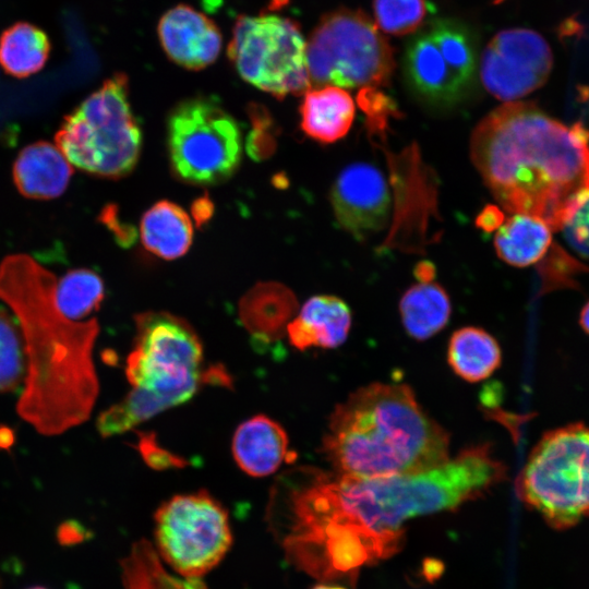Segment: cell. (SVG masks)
Returning a JSON list of instances; mask_svg holds the SVG:
<instances>
[{
  "instance_id": "cell-23",
  "label": "cell",
  "mask_w": 589,
  "mask_h": 589,
  "mask_svg": "<svg viewBox=\"0 0 589 589\" xmlns=\"http://www.w3.org/2000/svg\"><path fill=\"white\" fill-rule=\"evenodd\" d=\"M447 361L460 378L477 383L498 369L502 351L491 334L479 327L467 326L453 333L447 347Z\"/></svg>"
},
{
  "instance_id": "cell-8",
  "label": "cell",
  "mask_w": 589,
  "mask_h": 589,
  "mask_svg": "<svg viewBox=\"0 0 589 589\" xmlns=\"http://www.w3.org/2000/svg\"><path fill=\"white\" fill-rule=\"evenodd\" d=\"M310 83L315 87H377L395 68L390 45L362 11L325 14L306 44Z\"/></svg>"
},
{
  "instance_id": "cell-36",
  "label": "cell",
  "mask_w": 589,
  "mask_h": 589,
  "mask_svg": "<svg viewBox=\"0 0 589 589\" xmlns=\"http://www.w3.org/2000/svg\"><path fill=\"white\" fill-rule=\"evenodd\" d=\"M313 589H346L340 586L321 584L316 585Z\"/></svg>"
},
{
  "instance_id": "cell-12",
  "label": "cell",
  "mask_w": 589,
  "mask_h": 589,
  "mask_svg": "<svg viewBox=\"0 0 589 589\" xmlns=\"http://www.w3.org/2000/svg\"><path fill=\"white\" fill-rule=\"evenodd\" d=\"M155 538L164 561L188 578L213 569L232 543L226 509L205 491L177 494L161 504Z\"/></svg>"
},
{
  "instance_id": "cell-4",
  "label": "cell",
  "mask_w": 589,
  "mask_h": 589,
  "mask_svg": "<svg viewBox=\"0 0 589 589\" xmlns=\"http://www.w3.org/2000/svg\"><path fill=\"white\" fill-rule=\"evenodd\" d=\"M322 452L338 474L380 478L449 459V436L402 383L358 388L330 414Z\"/></svg>"
},
{
  "instance_id": "cell-7",
  "label": "cell",
  "mask_w": 589,
  "mask_h": 589,
  "mask_svg": "<svg viewBox=\"0 0 589 589\" xmlns=\"http://www.w3.org/2000/svg\"><path fill=\"white\" fill-rule=\"evenodd\" d=\"M516 491L551 528L568 529L589 517V426L572 423L544 433Z\"/></svg>"
},
{
  "instance_id": "cell-28",
  "label": "cell",
  "mask_w": 589,
  "mask_h": 589,
  "mask_svg": "<svg viewBox=\"0 0 589 589\" xmlns=\"http://www.w3.org/2000/svg\"><path fill=\"white\" fill-rule=\"evenodd\" d=\"M27 372L23 334L17 320L0 309V393L15 390Z\"/></svg>"
},
{
  "instance_id": "cell-11",
  "label": "cell",
  "mask_w": 589,
  "mask_h": 589,
  "mask_svg": "<svg viewBox=\"0 0 589 589\" xmlns=\"http://www.w3.org/2000/svg\"><path fill=\"white\" fill-rule=\"evenodd\" d=\"M402 67L410 89L421 100L453 106L476 82L477 39L462 22L434 20L409 40Z\"/></svg>"
},
{
  "instance_id": "cell-2",
  "label": "cell",
  "mask_w": 589,
  "mask_h": 589,
  "mask_svg": "<svg viewBox=\"0 0 589 589\" xmlns=\"http://www.w3.org/2000/svg\"><path fill=\"white\" fill-rule=\"evenodd\" d=\"M57 281L26 254L0 264V299L17 317L27 360L17 412L44 435L86 421L99 389L93 362L98 322L65 317L56 301Z\"/></svg>"
},
{
  "instance_id": "cell-5",
  "label": "cell",
  "mask_w": 589,
  "mask_h": 589,
  "mask_svg": "<svg viewBox=\"0 0 589 589\" xmlns=\"http://www.w3.org/2000/svg\"><path fill=\"white\" fill-rule=\"evenodd\" d=\"M135 342L127 358L132 389L103 411L97 430L103 437L124 433L154 416L189 400L204 383L227 384L218 368L203 370V346L184 320L164 311L135 316Z\"/></svg>"
},
{
  "instance_id": "cell-27",
  "label": "cell",
  "mask_w": 589,
  "mask_h": 589,
  "mask_svg": "<svg viewBox=\"0 0 589 589\" xmlns=\"http://www.w3.org/2000/svg\"><path fill=\"white\" fill-rule=\"evenodd\" d=\"M104 297L103 279L87 268L71 269L57 281V305L72 321L82 320L98 310Z\"/></svg>"
},
{
  "instance_id": "cell-1",
  "label": "cell",
  "mask_w": 589,
  "mask_h": 589,
  "mask_svg": "<svg viewBox=\"0 0 589 589\" xmlns=\"http://www.w3.org/2000/svg\"><path fill=\"white\" fill-rule=\"evenodd\" d=\"M471 160L498 204L562 230L589 193V133L530 101H508L476 127Z\"/></svg>"
},
{
  "instance_id": "cell-9",
  "label": "cell",
  "mask_w": 589,
  "mask_h": 589,
  "mask_svg": "<svg viewBox=\"0 0 589 589\" xmlns=\"http://www.w3.org/2000/svg\"><path fill=\"white\" fill-rule=\"evenodd\" d=\"M167 148L179 179L216 184L230 178L241 161V131L217 100L195 97L181 101L170 112Z\"/></svg>"
},
{
  "instance_id": "cell-14",
  "label": "cell",
  "mask_w": 589,
  "mask_h": 589,
  "mask_svg": "<svg viewBox=\"0 0 589 589\" xmlns=\"http://www.w3.org/2000/svg\"><path fill=\"white\" fill-rule=\"evenodd\" d=\"M330 201L339 225L357 239L378 231L387 221L388 188L382 172L370 164L347 166L333 184Z\"/></svg>"
},
{
  "instance_id": "cell-16",
  "label": "cell",
  "mask_w": 589,
  "mask_h": 589,
  "mask_svg": "<svg viewBox=\"0 0 589 589\" xmlns=\"http://www.w3.org/2000/svg\"><path fill=\"white\" fill-rule=\"evenodd\" d=\"M351 321V311L344 300L328 294L314 296L289 322L286 334L290 345L299 350L332 349L346 341Z\"/></svg>"
},
{
  "instance_id": "cell-38",
  "label": "cell",
  "mask_w": 589,
  "mask_h": 589,
  "mask_svg": "<svg viewBox=\"0 0 589 589\" xmlns=\"http://www.w3.org/2000/svg\"><path fill=\"white\" fill-rule=\"evenodd\" d=\"M0 589H2V582H1V579H0Z\"/></svg>"
},
{
  "instance_id": "cell-31",
  "label": "cell",
  "mask_w": 589,
  "mask_h": 589,
  "mask_svg": "<svg viewBox=\"0 0 589 589\" xmlns=\"http://www.w3.org/2000/svg\"><path fill=\"white\" fill-rule=\"evenodd\" d=\"M139 449L147 465L157 469L181 467L184 464L182 459L160 447L149 435L140 436Z\"/></svg>"
},
{
  "instance_id": "cell-26",
  "label": "cell",
  "mask_w": 589,
  "mask_h": 589,
  "mask_svg": "<svg viewBox=\"0 0 589 589\" xmlns=\"http://www.w3.org/2000/svg\"><path fill=\"white\" fill-rule=\"evenodd\" d=\"M121 566L124 589H207L197 578L178 579L168 574L152 545L144 540L132 546Z\"/></svg>"
},
{
  "instance_id": "cell-37",
  "label": "cell",
  "mask_w": 589,
  "mask_h": 589,
  "mask_svg": "<svg viewBox=\"0 0 589 589\" xmlns=\"http://www.w3.org/2000/svg\"><path fill=\"white\" fill-rule=\"evenodd\" d=\"M25 589H49V588H47L45 586H32V587H27Z\"/></svg>"
},
{
  "instance_id": "cell-3",
  "label": "cell",
  "mask_w": 589,
  "mask_h": 589,
  "mask_svg": "<svg viewBox=\"0 0 589 589\" xmlns=\"http://www.w3.org/2000/svg\"><path fill=\"white\" fill-rule=\"evenodd\" d=\"M505 466L489 445L461 450L434 468L399 476L354 478L312 472L305 505L321 522L399 551L406 520L456 508L505 478Z\"/></svg>"
},
{
  "instance_id": "cell-33",
  "label": "cell",
  "mask_w": 589,
  "mask_h": 589,
  "mask_svg": "<svg viewBox=\"0 0 589 589\" xmlns=\"http://www.w3.org/2000/svg\"><path fill=\"white\" fill-rule=\"evenodd\" d=\"M504 216L497 206H486L478 216L477 225L484 231L498 229L503 224Z\"/></svg>"
},
{
  "instance_id": "cell-18",
  "label": "cell",
  "mask_w": 589,
  "mask_h": 589,
  "mask_svg": "<svg viewBox=\"0 0 589 589\" xmlns=\"http://www.w3.org/2000/svg\"><path fill=\"white\" fill-rule=\"evenodd\" d=\"M73 166L60 149L46 141L25 146L13 165V180L25 197L51 200L69 185Z\"/></svg>"
},
{
  "instance_id": "cell-13",
  "label": "cell",
  "mask_w": 589,
  "mask_h": 589,
  "mask_svg": "<svg viewBox=\"0 0 589 589\" xmlns=\"http://www.w3.org/2000/svg\"><path fill=\"white\" fill-rule=\"evenodd\" d=\"M552 67V50L539 33L510 28L497 33L486 45L480 76L491 95L508 103L540 88Z\"/></svg>"
},
{
  "instance_id": "cell-34",
  "label": "cell",
  "mask_w": 589,
  "mask_h": 589,
  "mask_svg": "<svg viewBox=\"0 0 589 589\" xmlns=\"http://www.w3.org/2000/svg\"><path fill=\"white\" fill-rule=\"evenodd\" d=\"M414 274L419 283H430L435 275L434 265L428 261L420 262L416 267Z\"/></svg>"
},
{
  "instance_id": "cell-21",
  "label": "cell",
  "mask_w": 589,
  "mask_h": 589,
  "mask_svg": "<svg viewBox=\"0 0 589 589\" xmlns=\"http://www.w3.org/2000/svg\"><path fill=\"white\" fill-rule=\"evenodd\" d=\"M140 235L147 251L165 260H175L190 249L193 226L183 208L164 200L145 212L141 219Z\"/></svg>"
},
{
  "instance_id": "cell-15",
  "label": "cell",
  "mask_w": 589,
  "mask_h": 589,
  "mask_svg": "<svg viewBox=\"0 0 589 589\" xmlns=\"http://www.w3.org/2000/svg\"><path fill=\"white\" fill-rule=\"evenodd\" d=\"M158 38L169 59L189 70H201L218 57L223 38L216 24L195 9L179 4L159 20Z\"/></svg>"
},
{
  "instance_id": "cell-22",
  "label": "cell",
  "mask_w": 589,
  "mask_h": 589,
  "mask_svg": "<svg viewBox=\"0 0 589 589\" xmlns=\"http://www.w3.org/2000/svg\"><path fill=\"white\" fill-rule=\"evenodd\" d=\"M552 244V229L542 219L514 214L498 227L494 248L497 256L516 267H527L539 262Z\"/></svg>"
},
{
  "instance_id": "cell-6",
  "label": "cell",
  "mask_w": 589,
  "mask_h": 589,
  "mask_svg": "<svg viewBox=\"0 0 589 589\" xmlns=\"http://www.w3.org/2000/svg\"><path fill=\"white\" fill-rule=\"evenodd\" d=\"M68 161L100 178L119 179L137 164L142 132L129 100L128 77L113 74L64 117L55 135Z\"/></svg>"
},
{
  "instance_id": "cell-35",
  "label": "cell",
  "mask_w": 589,
  "mask_h": 589,
  "mask_svg": "<svg viewBox=\"0 0 589 589\" xmlns=\"http://www.w3.org/2000/svg\"><path fill=\"white\" fill-rule=\"evenodd\" d=\"M579 324L581 328L589 335V300L581 309L579 314Z\"/></svg>"
},
{
  "instance_id": "cell-25",
  "label": "cell",
  "mask_w": 589,
  "mask_h": 589,
  "mask_svg": "<svg viewBox=\"0 0 589 589\" xmlns=\"http://www.w3.org/2000/svg\"><path fill=\"white\" fill-rule=\"evenodd\" d=\"M49 53L47 35L29 23H16L0 36V65L15 77H27L40 71Z\"/></svg>"
},
{
  "instance_id": "cell-24",
  "label": "cell",
  "mask_w": 589,
  "mask_h": 589,
  "mask_svg": "<svg viewBox=\"0 0 589 589\" xmlns=\"http://www.w3.org/2000/svg\"><path fill=\"white\" fill-rule=\"evenodd\" d=\"M399 312L407 334L417 340H424L448 323L452 304L447 292L438 284L418 283L402 294Z\"/></svg>"
},
{
  "instance_id": "cell-10",
  "label": "cell",
  "mask_w": 589,
  "mask_h": 589,
  "mask_svg": "<svg viewBox=\"0 0 589 589\" xmlns=\"http://www.w3.org/2000/svg\"><path fill=\"white\" fill-rule=\"evenodd\" d=\"M228 56L240 76L276 98L310 89L306 43L299 24L277 14L237 19Z\"/></svg>"
},
{
  "instance_id": "cell-19",
  "label": "cell",
  "mask_w": 589,
  "mask_h": 589,
  "mask_svg": "<svg viewBox=\"0 0 589 589\" xmlns=\"http://www.w3.org/2000/svg\"><path fill=\"white\" fill-rule=\"evenodd\" d=\"M298 311L294 293L279 283H260L241 299L239 314L252 336L264 341L281 337Z\"/></svg>"
},
{
  "instance_id": "cell-17",
  "label": "cell",
  "mask_w": 589,
  "mask_h": 589,
  "mask_svg": "<svg viewBox=\"0 0 589 589\" xmlns=\"http://www.w3.org/2000/svg\"><path fill=\"white\" fill-rule=\"evenodd\" d=\"M231 448L238 467L252 477L269 476L290 458L286 431L264 414L254 416L237 428Z\"/></svg>"
},
{
  "instance_id": "cell-20",
  "label": "cell",
  "mask_w": 589,
  "mask_h": 589,
  "mask_svg": "<svg viewBox=\"0 0 589 589\" xmlns=\"http://www.w3.org/2000/svg\"><path fill=\"white\" fill-rule=\"evenodd\" d=\"M351 96L337 86L309 89L300 105L301 129L318 143H334L348 133L354 119Z\"/></svg>"
},
{
  "instance_id": "cell-32",
  "label": "cell",
  "mask_w": 589,
  "mask_h": 589,
  "mask_svg": "<svg viewBox=\"0 0 589 589\" xmlns=\"http://www.w3.org/2000/svg\"><path fill=\"white\" fill-rule=\"evenodd\" d=\"M89 537V531L75 519L61 521L56 530V539L61 546L79 545Z\"/></svg>"
},
{
  "instance_id": "cell-29",
  "label": "cell",
  "mask_w": 589,
  "mask_h": 589,
  "mask_svg": "<svg viewBox=\"0 0 589 589\" xmlns=\"http://www.w3.org/2000/svg\"><path fill=\"white\" fill-rule=\"evenodd\" d=\"M373 9L377 28L398 36L416 32L428 13L425 0H374Z\"/></svg>"
},
{
  "instance_id": "cell-30",
  "label": "cell",
  "mask_w": 589,
  "mask_h": 589,
  "mask_svg": "<svg viewBox=\"0 0 589 589\" xmlns=\"http://www.w3.org/2000/svg\"><path fill=\"white\" fill-rule=\"evenodd\" d=\"M562 231L568 245L580 256L589 259V193Z\"/></svg>"
}]
</instances>
